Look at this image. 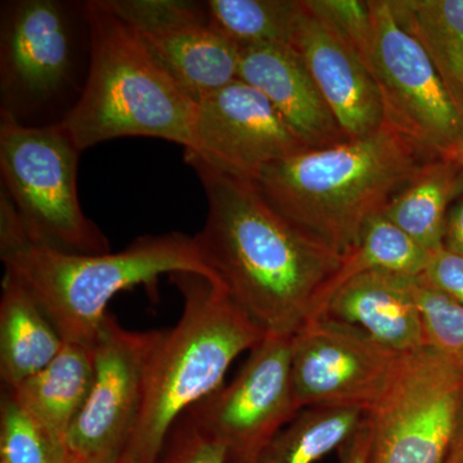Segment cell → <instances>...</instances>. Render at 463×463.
<instances>
[{"mask_svg": "<svg viewBox=\"0 0 463 463\" xmlns=\"http://www.w3.org/2000/svg\"><path fill=\"white\" fill-rule=\"evenodd\" d=\"M58 0L9 3L0 33L2 115L23 118L56 102L74 81L78 14Z\"/></svg>", "mask_w": 463, "mask_h": 463, "instance_id": "cell-9", "label": "cell"}, {"mask_svg": "<svg viewBox=\"0 0 463 463\" xmlns=\"http://www.w3.org/2000/svg\"><path fill=\"white\" fill-rule=\"evenodd\" d=\"M443 463H463V398L457 416L455 432Z\"/></svg>", "mask_w": 463, "mask_h": 463, "instance_id": "cell-33", "label": "cell"}, {"mask_svg": "<svg viewBox=\"0 0 463 463\" xmlns=\"http://www.w3.org/2000/svg\"><path fill=\"white\" fill-rule=\"evenodd\" d=\"M93 381V347L65 341L44 370L5 392L66 447L67 435L90 397Z\"/></svg>", "mask_w": 463, "mask_h": 463, "instance_id": "cell-19", "label": "cell"}, {"mask_svg": "<svg viewBox=\"0 0 463 463\" xmlns=\"http://www.w3.org/2000/svg\"><path fill=\"white\" fill-rule=\"evenodd\" d=\"M161 331H129L109 313L94 344V381L66 439L72 463H111L129 447L146 370Z\"/></svg>", "mask_w": 463, "mask_h": 463, "instance_id": "cell-11", "label": "cell"}, {"mask_svg": "<svg viewBox=\"0 0 463 463\" xmlns=\"http://www.w3.org/2000/svg\"><path fill=\"white\" fill-rule=\"evenodd\" d=\"M307 148L270 100L237 79L197 100L192 146L184 152L254 182L265 166Z\"/></svg>", "mask_w": 463, "mask_h": 463, "instance_id": "cell-14", "label": "cell"}, {"mask_svg": "<svg viewBox=\"0 0 463 463\" xmlns=\"http://www.w3.org/2000/svg\"><path fill=\"white\" fill-rule=\"evenodd\" d=\"M463 398V371L430 346L404 356L395 380L365 413L368 463H443Z\"/></svg>", "mask_w": 463, "mask_h": 463, "instance_id": "cell-8", "label": "cell"}, {"mask_svg": "<svg viewBox=\"0 0 463 463\" xmlns=\"http://www.w3.org/2000/svg\"><path fill=\"white\" fill-rule=\"evenodd\" d=\"M431 257L432 252L423 249L385 215L374 216L365 225L354 248L343 255L339 270L327 289L326 304L340 286L358 274L379 270L419 279Z\"/></svg>", "mask_w": 463, "mask_h": 463, "instance_id": "cell-22", "label": "cell"}, {"mask_svg": "<svg viewBox=\"0 0 463 463\" xmlns=\"http://www.w3.org/2000/svg\"><path fill=\"white\" fill-rule=\"evenodd\" d=\"M419 279L463 306V258L459 255L439 250Z\"/></svg>", "mask_w": 463, "mask_h": 463, "instance_id": "cell-29", "label": "cell"}, {"mask_svg": "<svg viewBox=\"0 0 463 463\" xmlns=\"http://www.w3.org/2000/svg\"><path fill=\"white\" fill-rule=\"evenodd\" d=\"M444 249L463 258V197L453 203L448 214Z\"/></svg>", "mask_w": 463, "mask_h": 463, "instance_id": "cell-32", "label": "cell"}, {"mask_svg": "<svg viewBox=\"0 0 463 463\" xmlns=\"http://www.w3.org/2000/svg\"><path fill=\"white\" fill-rule=\"evenodd\" d=\"M402 24L426 45L463 57V0H392Z\"/></svg>", "mask_w": 463, "mask_h": 463, "instance_id": "cell-25", "label": "cell"}, {"mask_svg": "<svg viewBox=\"0 0 463 463\" xmlns=\"http://www.w3.org/2000/svg\"><path fill=\"white\" fill-rule=\"evenodd\" d=\"M79 154L60 124L33 127L2 115V191L30 237L63 251L106 254L109 240L79 200Z\"/></svg>", "mask_w": 463, "mask_h": 463, "instance_id": "cell-6", "label": "cell"}, {"mask_svg": "<svg viewBox=\"0 0 463 463\" xmlns=\"http://www.w3.org/2000/svg\"><path fill=\"white\" fill-rule=\"evenodd\" d=\"M347 139L362 138L386 121L379 85L334 26L301 0L291 43Z\"/></svg>", "mask_w": 463, "mask_h": 463, "instance_id": "cell-15", "label": "cell"}, {"mask_svg": "<svg viewBox=\"0 0 463 463\" xmlns=\"http://www.w3.org/2000/svg\"><path fill=\"white\" fill-rule=\"evenodd\" d=\"M317 14L325 17L349 43L367 67L371 43V12L368 2L355 0H307Z\"/></svg>", "mask_w": 463, "mask_h": 463, "instance_id": "cell-28", "label": "cell"}, {"mask_svg": "<svg viewBox=\"0 0 463 463\" xmlns=\"http://www.w3.org/2000/svg\"><path fill=\"white\" fill-rule=\"evenodd\" d=\"M463 197V166L453 157L426 161L383 215L428 251L444 248L450 207Z\"/></svg>", "mask_w": 463, "mask_h": 463, "instance_id": "cell-20", "label": "cell"}, {"mask_svg": "<svg viewBox=\"0 0 463 463\" xmlns=\"http://www.w3.org/2000/svg\"><path fill=\"white\" fill-rule=\"evenodd\" d=\"M183 295L181 318L161 331L146 370L143 402L127 450L160 463L175 423L222 388L232 362L267 336L222 286L196 273L169 276Z\"/></svg>", "mask_w": 463, "mask_h": 463, "instance_id": "cell-3", "label": "cell"}, {"mask_svg": "<svg viewBox=\"0 0 463 463\" xmlns=\"http://www.w3.org/2000/svg\"><path fill=\"white\" fill-rule=\"evenodd\" d=\"M0 408V463H72L66 447L9 392Z\"/></svg>", "mask_w": 463, "mask_h": 463, "instance_id": "cell-24", "label": "cell"}, {"mask_svg": "<svg viewBox=\"0 0 463 463\" xmlns=\"http://www.w3.org/2000/svg\"><path fill=\"white\" fill-rule=\"evenodd\" d=\"M227 458L223 444L185 413L170 432L160 463H227Z\"/></svg>", "mask_w": 463, "mask_h": 463, "instance_id": "cell-27", "label": "cell"}, {"mask_svg": "<svg viewBox=\"0 0 463 463\" xmlns=\"http://www.w3.org/2000/svg\"><path fill=\"white\" fill-rule=\"evenodd\" d=\"M109 5L194 102L239 79L241 48L212 25L205 3L109 0Z\"/></svg>", "mask_w": 463, "mask_h": 463, "instance_id": "cell-13", "label": "cell"}, {"mask_svg": "<svg viewBox=\"0 0 463 463\" xmlns=\"http://www.w3.org/2000/svg\"><path fill=\"white\" fill-rule=\"evenodd\" d=\"M63 345L65 340L32 292L5 272L0 298V377L5 389L41 373Z\"/></svg>", "mask_w": 463, "mask_h": 463, "instance_id": "cell-18", "label": "cell"}, {"mask_svg": "<svg viewBox=\"0 0 463 463\" xmlns=\"http://www.w3.org/2000/svg\"><path fill=\"white\" fill-rule=\"evenodd\" d=\"M88 74L79 99L58 121L79 151L123 137L192 146L196 102L152 57L109 0L84 3Z\"/></svg>", "mask_w": 463, "mask_h": 463, "instance_id": "cell-4", "label": "cell"}, {"mask_svg": "<svg viewBox=\"0 0 463 463\" xmlns=\"http://www.w3.org/2000/svg\"><path fill=\"white\" fill-rule=\"evenodd\" d=\"M364 417L359 408H306L246 463H315L339 450Z\"/></svg>", "mask_w": 463, "mask_h": 463, "instance_id": "cell-21", "label": "cell"}, {"mask_svg": "<svg viewBox=\"0 0 463 463\" xmlns=\"http://www.w3.org/2000/svg\"><path fill=\"white\" fill-rule=\"evenodd\" d=\"M423 45L426 50L430 52L441 75L446 79L447 84L449 85L457 100L463 108V57L453 53V52L440 50V48L431 47V45ZM456 160L459 161L463 166V142L457 152Z\"/></svg>", "mask_w": 463, "mask_h": 463, "instance_id": "cell-30", "label": "cell"}, {"mask_svg": "<svg viewBox=\"0 0 463 463\" xmlns=\"http://www.w3.org/2000/svg\"><path fill=\"white\" fill-rule=\"evenodd\" d=\"M111 463H137V462H136V459H134L132 453H130L129 450H125L123 455L118 456V458H116L115 461H112Z\"/></svg>", "mask_w": 463, "mask_h": 463, "instance_id": "cell-34", "label": "cell"}, {"mask_svg": "<svg viewBox=\"0 0 463 463\" xmlns=\"http://www.w3.org/2000/svg\"><path fill=\"white\" fill-rule=\"evenodd\" d=\"M5 272L36 298L66 343L94 346L111 298L164 274L196 273L221 286L194 237L172 232L143 236L127 249L78 254L39 242L24 232L0 243Z\"/></svg>", "mask_w": 463, "mask_h": 463, "instance_id": "cell-5", "label": "cell"}, {"mask_svg": "<svg viewBox=\"0 0 463 463\" xmlns=\"http://www.w3.org/2000/svg\"><path fill=\"white\" fill-rule=\"evenodd\" d=\"M184 158L206 194V222L194 241L207 267L267 335L294 336L322 316L343 257L279 214L251 181L190 152Z\"/></svg>", "mask_w": 463, "mask_h": 463, "instance_id": "cell-1", "label": "cell"}, {"mask_svg": "<svg viewBox=\"0 0 463 463\" xmlns=\"http://www.w3.org/2000/svg\"><path fill=\"white\" fill-rule=\"evenodd\" d=\"M432 158L385 121L370 136L276 161L252 183L279 214L343 257Z\"/></svg>", "mask_w": 463, "mask_h": 463, "instance_id": "cell-2", "label": "cell"}, {"mask_svg": "<svg viewBox=\"0 0 463 463\" xmlns=\"http://www.w3.org/2000/svg\"><path fill=\"white\" fill-rule=\"evenodd\" d=\"M239 80L261 91L307 148L330 147L346 141L330 106L292 45L242 48Z\"/></svg>", "mask_w": 463, "mask_h": 463, "instance_id": "cell-16", "label": "cell"}, {"mask_svg": "<svg viewBox=\"0 0 463 463\" xmlns=\"http://www.w3.org/2000/svg\"><path fill=\"white\" fill-rule=\"evenodd\" d=\"M367 69L386 121L432 157H453L463 142V108L430 52L399 21L392 0H370Z\"/></svg>", "mask_w": 463, "mask_h": 463, "instance_id": "cell-7", "label": "cell"}, {"mask_svg": "<svg viewBox=\"0 0 463 463\" xmlns=\"http://www.w3.org/2000/svg\"><path fill=\"white\" fill-rule=\"evenodd\" d=\"M404 356L349 323L313 319L291 337L298 408H359L367 413L397 377Z\"/></svg>", "mask_w": 463, "mask_h": 463, "instance_id": "cell-10", "label": "cell"}, {"mask_svg": "<svg viewBox=\"0 0 463 463\" xmlns=\"http://www.w3.org/2000/svg\"><path fill=\"white\" fill-rule=\"evenodd\" d=\"M371 426L367 416L358 430L339 449L340 463H368L370 459Z\"/></svg>", "mask_w": 463, "mask_h": 463, "instance_id": "cell-31", "label": "cell"}, {"mask_svg": "<svg viewBox=\"0 0 463 463\" xmlns=\"http://www.w3.org/2000/svg\"><path fill=\"white\" fill-rule=\"evenodd\" d=\"M291 337L267 335L230 385L188 411L223 444L227 463H246L300 412L291 374Z\"/></svg>", "mask_w": 463, "mask_h": 463, "instance_id": "cell-12", "label": "cell"}, {"mask_svg": "<svg viewBox=\"0 0 463 463\" xmlns=\"http://www.w3.org/2000/svg\"><path fill=\"white\" fill-rule=\"evenodd\" d=\"M212 25L237 47L289 44L294 38L301 0H209Z\"/></svg>", "mask_w": 463, "mask_h": 463, "instance_id": "cell-23", "label": "cell"}, {"mask_svg": "<svg viewBox=\"0 0 463 463\" xmlns=\"http://www.w3.org/2000/svg\"><path fill=\"white\" fill-rule=\"evenodd\" d=\"M414 279L379 270L358 274L332 294L321 317L355 326L399 354H413L426 347Z\"/></svg>", "mask_w": 463, "mask_h": 463, "instance_id": "cell-17", "label": "cell"}, {"mask_svg": "<svg viewBox=\"0 0 463 463\" xmlns=\"http://www.w3.org/2000/svg\"><path fill=\"white\" fill-rule=\"evenodd\" d=\"M414 294L421 309L426 346L463 371V306L414 279Z\"/></svg>", "mask_w": 463, "mask_h": 463, "instance_id": "cell-26", "label": "cell"}]
</instances>
